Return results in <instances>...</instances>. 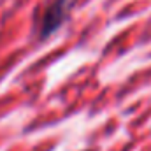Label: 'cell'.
Returning a JSON list of instances; mask_svg holds the SVG:
<instances>
[{"instance_id": "obj_1", "label": "cell", "mask_w": 151, "mask_h": 151, "mask_svg": "<svg viewBox=\"0 0 151 151\" xmlns=\"http://www.w3.org/2000/svg\"><path fill=\"white\" fill-rule=\"evenodd\" d=\"M70 0H46L35 16V32L40 40L51 37L67 21Z\"/></svg>"}]
</instances>
